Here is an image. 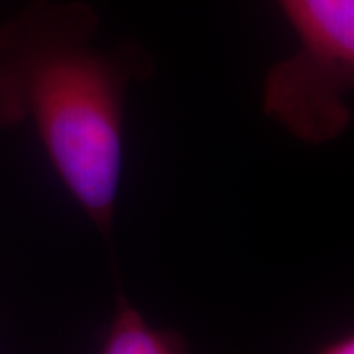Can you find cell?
Masks as SVG:
<instances>
[{
  "instance_id": "cell-4",
  "label": "cell",
  "mask_w": 354,
  "mask_h": 354,
  "mask_svg": "<svg viewBox=\"0 0 354 354\" xmlns=\"http://www.w3.org/2000/svg\"><path fill=\"white\" fill-rule=\"evenodd\" d=\"M317 354H354V339L353 335H342L335 341L327 342Z\"/></svg>"
},
{
  "instance_id": "cell-3",
  "label": "cell",
  "mask_w": 354,
  "mask_h": 354,
  "mask_svg": "<svg viewBox=\"0 0 354 354\" xmlns=\"http://www.w3.org/2000/svg\"><path fill=\"white\" fill-rule=\"evenodd\" d=\"M99 354H193V351L177 330L152 327L118 291L113 323Z\"/></svg>"
},
{
  "instance_id": "cell-1",
  "label": "cell",
  "mask_w": 354,
  "mask_h": 354,
  "mask_svg": "<svg viewBox=\"0 0 354 354\" xmlns=\"http://www.w3.org/2000/svg\"><path fill=\"white\" fill-rule=\"evenodd\" d=\"M83 0H34L0 26V128H34L51 167L113 244L132 83L156 71L138 41L99 44Z\"/></svg>"
},
{
  "instance_id": "cell-2",
  "label": "cell",
  "mask_w": 354,
  "mask_h": 354,
  "mask_svg": "<svg viewBox=\"0 0 354 354\" xmlns=\"http://www.w3.org/2000/svg\"><path fill=\"white\" fill-rule=\"evenodd\" d=\"M297 51L264 79V113L307 144L337 140L353 120L354 0H276Z\"/></svg>"
}]
</instances>
